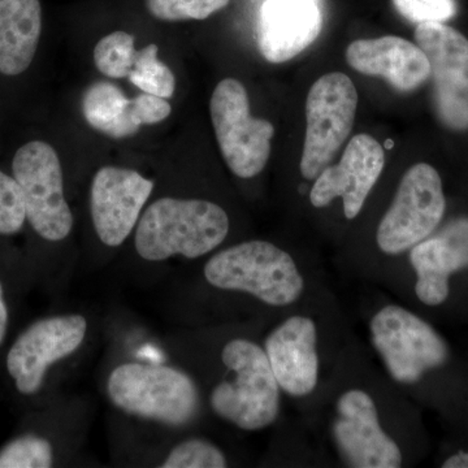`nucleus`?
Returning <instances> with one entry per match:
<instances>
[{
  "label": "nucleus",
  "instance_id": "nucleus-1",
  "mask_svg": "<svg viewBox=\"0 0 468 468\" xmlns=\"http://www.w3.org/2000/svg\"><path fill=\"white\" fill-rule=\"evenodd\" d=\"M328 436L337 457L351 468H399L405 464L399 436L380 396L365 383L345 384L332 399Z\"/></svg>",
  "mask_w": 468,
  "mask_h": 468
},
{
  "label": "nucleus",
  "instance_id": "nucleus-2",
  "mask_svg": "<svg viewBox=\"0 0 468 468\" xmlns=\"http://www.w3.org/2000/svg\"><path fill=\"white\" fill-rule=\"evenodd\" d=\"M205 277L215 288L245 292L277 309L297 306L307 292L306 275L291 252L261 239L218 252L206 263Z\"/></svg>",
  "mask_w": 468,
  "mask_h": 468
},
{
  "label": "nucleus",
  "instance_id": "nucleus-3",
  "mask_svg": "<svg viewBox=\"0 0 468 468\" xmlns=\"http://www.w3.org/2000/svg\"><path fill=\"white\" fill-rule=\"evenodd\" d=\"M228 377L212 389L215 414L242 431L266 430L279 419L282 390L264 347L246 338L228 341L221 351Z\"/></svg>",
  "mask_w": 468,
  "mask_h": 468
},
{
  "label": "nucleus",
  "instance_id": "nucleus-4",
  "mask_svg": "<svg viewBox=\"0 0 468 468\" xmlns=\"http://www.w3.org/2000/svg\"><path fill=\"white\" fill-rule=\"evenodd\" d=\"M229 233V218L205 199L162 198L144 211L135 232L141 258L160 261L183 255L196 260L218 249Z\"/></svg>",
  "mask_w": 468,
  "mask_h": 468
},
{
  "label": "nucleus",
  "instance_id": "nucleus-5",
  "mask_svg": "<svg viewBox=\"0 0 468 468\" xmlns=\"http://www.w3.org/2000/svg\"><path fill=\"white\" fill-rule=\"evenodd\" d=\"M369 343L397 387H414L449 359L448 345L430 323L399 303H385L368 320Z\"/></svg>",
  "mask_w": 468,
  "mask_h": 468
},
{
  "label": "nucleus",
  "instance_id": "nucleus-6",
  "mask_svg": "<svg viewBox=\"0 0 468 468\" xmlns=\"http://www.w3.org/2000/svg\"><path fill=\"white\" fill-rule=\"evenodd\" d=\"M107 392L117 408L169 426H185L198 414L196 383L167 366L124 363L111 372Z\"/></svg>",
  "mask_w": 468,
  "mask_h": 468
},
{
  "label": "nucleus",
  "instance_id": "nucleus-7",
  "mask_svg": "<svg viewBox=\"0 0 468 468\" xmlns=\"http://www.w3.org/2000/svg\"><path fill=\"white\" fill-rule=\"evenodd\" d=\"M446 198L439 172L418 163L403 175L393 202L378 223L375 242L388 258L406 254L435 233L445 215Z\"/></svg>",
  "mask_w": 468,
  "mask_h": 468
},
{
  "label": "nucleus",
  "instance_id": "nucleus-8",
  "mask_svg": "<svg viewBox=\"0 0 468 468\" xmlns=\"http://www.w3.org/2000/svg\"><path fill=\"white\" fill-rule=\"evenodd\" d=\"M212 124L228 167L239 178L261 174L271 155L275 128L267 120L250 115L248 91L241 82H218L209 101Z\"/></svg>",
  "mask_w": 468,
  "mask_h": 468
},
{
  "label": "nucleus",
  "instance_id": "nucleus-9",
  "mask_svg": "<svg viewBox=\"0 0 468 468\" xmlns=\"http://www.w3.org/2000/svg\"><path fill=\"white\" fill-rule=\"evenodd\" d=\"M358 92L350 77L328 73L311 86L306 101V140L301 158L304 180H315L328 167L351 133Z\"/></svg>",
  "mask_w": 468,
  "mask_h": 468
},
{
  "label": "nucleus",
  "instance_id": "nucleus-10",
  "mask_svg": "<svg viewBox=\"0 0 468 468\" xmlns=\"http://www.w3.org/2000/svg\"><path fill=\"white\" fill-rule=\"evenodd\" d=\"M30 226L48 241L67 239L73 217L64 197L63 171L57 151L42 141L24 144L12 163Z\"/></svg>",
  "mask_w": 468,
  "mask_h": 468
},
{
  "label": "nucleus",
  "instance_id": "nucleus-11",
  "mask_svg": "<svg viewBox=\"0 0 468 468\" xmlns=\"http://www.w3.org/2000/svg\"><path fill=\"white\" fill-rule=\"evenodd\" d=\"M415 41L430 61L440 122L452 131H468V39L443 23H428L419 24Z\"/></svg>",
  "mask_w": 468,
  "mask_h": 468
},
{
  "label": "nucleus",
  "instance_id": "nucleus-12",
  "mask_svg": "<svg viewBox=\"0 0 468 468\" xmlns=\"http://www.w3.org/2000/svg\"><path fill=\"white\" fill-rule=\"evenodd\" d=\"M313 314L292 313L277 324L264 350L282 393L309 399L322 384V335Z\"/></svg>",
  "mask_w": 468,
  "mask_h": 468
},
{
  "label": "nucleus",
  "instance_id": "nucleus-13",
  "mask_svg": "<svg viewBox=\"0 0 468 468\" xmlns=\"http://www.w3.org/2000/svg\"><path fill=\"white\" fill-rule=\"evenodd\" d=\"M86 329L88 323L81 315L55 316L29 326L7 356L8 372L18 392H38L48 367L79 349Z\"/></svg>",
  "mask_w": 468,
  "mask_h": 468
},
{
  "label": "nucleus",
  "instance_id": "nucleus-14",
  "mask_svg": "<svg viewBox=\"0 0 468 468\" xmlns=\"http://www.w3.org/2000/svg\"><path fill=\"white\" fill-rule=\"evenodd\" d=\"M385 153L383 146L368 134L351 138L343 158L335 165H328L314 180L310 190L313 207L325 208L335 199H343L347 220H354L367 201L383 174Z\"/></svg>",
  "mask_w": 468,
  "mask_h": 468
},
{
  "label": "nucleus",
  "instance_id": "nucleus-15",
  "mask_svg": "<svg viewBox=\"0 0 468 468\" xmlns=\"http://www.w3.org/2000/svg\"><path fill=\"white\" fill-rule=\"evenodd\" d=\"M153 189V181L132 169L103 167L95 174L90 190L91 218L104 245L116 248L128 239Z\"/></svg>",
  "mask_w": 468,
  "mask_h": 468
},
{
  "label": "nucleus",
  "instance_id": "nucleus-16",
  "mask_svg": "<svg viewBox=\"0 0 468 468\" xmlns=\"http://www.w3.org/2000/svg\"><path fill=\"white\" fill-rule=\"evenodd\" d=\"M408 254L419 302L441 306L451 294L452 276L468 268V218H454Z\"/></svg>",
  "mask_w": 468,
  "mask_h": 468
},
{
  "label": "nucleus",
  "instance_id": "nucleus-17",
  "mask_svg": "<svg viewBox=\"0 0 468 468\" xmlns=\"http://www.w3.org/2000/svg\"><path fill=\"white\" fill-rule=\"evenodd\" d=\"M319 0H266L258 21V46L270 63L291 60L322 32Z\"/></svg>",
  "mask_w": 468,
  "mask_h": 468
},
{
  "label": "nucleus",
  "instance_id": "nucleus-18",
  "mask_svg": "<svg viewBox=\"0 0 468 468\" xmlns=\"http://www.w3.org/2000/svg\"><path fill=\"white\" fill-rule=\"evenodd\" d=\"M346 60L353 69L387 80L397 90H415L431 77L430 61L415 43L385 36L350 43Z\"/></svg>",
  "mask_w": 468,
  "mask_h": 468
},
{
  "label": "nucleus",
  "instance_id": "nucleus-19",
  "mask_svg": "<svg viewBox=\"0 0 468 468\" xmlns=\"http://www.w3.org/2000/svg\"><path fill=\"white\" fill-rule=\"evenodd\" d=\"M42 32L39 0H0V73L18 76L32 64Z\"/></svg>",
  "mask_w": 468,
  "mask_h": 468
},
{
  "label": "nucleus",
  "instance_id": "nucleus-20",
  "mask_svg": "<svg viewBox=\"0 0 468 468\" xmlns=\"http://www.w3.org/2000/svg\"><path fill=\"white\" fill-rule=\"evenodd\" d=\"M81 106L89 125L109 137H131L140 131L132 113V100L111 82L98 81L89 86L82 95Z\"/></svg>",
  "mask_w": 468,
  "mask_h": 468
},
{
  "label": "nucleus",
  "instance_id": "nucleus-21",
  "mask_svg": "<svg viewBox=\"0 0 468 468\" xmlns=\"http://www.w3.org/2000/svg\"><path fill=\"white\" fill-rule=\"evenodd\" d=\"M132 84L147 94L156 97H174L176 80L174 73L158 58V46L149 45L137 51L134 66L129 73Z\"/></svg>",
  "mask_w": 468,
  "mask_h": 468
},
{
  "label": "nucleus",
  "instance_id": "nucleus-22",
  "mask_svg": "<svg viewBox=\"0 0 468 468\" xmlns=\"http://www.w3.org/2000/svg\"><path fill=\"white\" fill-rule=\"evenodd\" d=\"M94 63L104 76L124 79L134 66L137 50L134 37L125 32L111 33L95 46Z\"/></svg>",
  "mask_w": 468,
  "mask_h": 468
},
{
  "label": "nucleus",
  "instance_id": "nucleus-23",
  "mask_svg": "<svg viewBox=\"0 0 468 468\" xmlns=\"http://www.w3.org/2000/svg\"><path fill=\"white\" fill-rule=\"evenodd\" d=\"M52 461L51 443L38 436L20 437L0 452V468H48Z\"/></svg>",
  "mask_w": 468,
  "mask_h": 468
},
{
  "label": "nucleus",
  "instance_id": "nucleus-24",
  "mask_svg": "<svg viewBox=\"0 0 468 468\" xmlns=\"http://www.w3.org/2000/svg\"><path fill=\"white\" fill-rule=\"evenodd\" d=\"M228 466L226 454L207 440L192 439L178 443L169 452L163 468H224Z\"/></svg>",
  "mask_w": 468,
  "mask_h": 468
},
{
  "label": "nucleus",
  "instance_id": "nucleus-25",
  "mask_svg": "<svg viewBox=\"0 0 468 468\" xmlns=\"http://www.w3.org/2000/svg\"><path fill=\"white\" fill-rule=\"evenodd\" d=\"M230 0H146L154 17L163 21L205 20Z\"/></svg>",
  "mask_w": 468,
  "mask_h": 468
},
{
  "label": "nucleus",
  "instance_id": "nucleus-26",
  "mask_svg": "<svg viewBox=\"0 0 468 468\" xmlns=\"http://www.w3.org/2000/svg\"><path fill=\"white\" fill-rule=\"evenodd\" d=\"M26 218V203L17 181L0 171V234L17 233Z\"/></svg>",
  "mask_w": 468,
  "mask_h": 468
},
{
  "label": "nucleus",
  "instance_id": "nucleus-27",
  "mask_svg": "<svg viewBox=\"0 0 468 468\" xmlns=\"http://www.w3.org/2000/svg\"><path fill=\"white\" fill-rule=\"evenodd\" d=\"M394 7L414 24L445 23L457 14L455 0H393Z\"/></svg>",
  "mask_w": 468,
  "mask_h": 468
},
{
  "label": "nucleus",
  "instance_id": "nucleus-28",
  "mask_svg": "<svg viewBox=\"0 0 468 468\" xmlns=\"http://www.w3.org/2000/svg\"><path fill=\"white\" fill-rule=\"evenodd\" d=\"M172 107L165 98L156 97V95L144 94L138 95L132 100V113L135 124L143 126L144 124H156L163 122L171 115Z\"/></svg>",
  "mask_w": 468,
  "mask_h": 468
},
{
  "label": "nucleus",
  "instance_id": "nucleus-29",
  "mask_svg": "<svg viewBox=\"0 0 468 468\" xmlns=\"http://www.w3.org/2000/svg\"><path fill=\"white\" fill-rule=\"evenodd\" d=\"M443 468H468V452H458L442 463Z\"/></svg>",
  "mask_w": 468,
  "mask_h": 468
},
{
  "label": "nucleus",
  "instance_id": "nucleus-30",
  "mask_svg": "<svg viewBox=\"0 0 468 468\" xmlns=\"http://www.w3.org/2000/svg\"><path fill=\"white\" fill-rule=\"evenodd\" d=\"M8 325V311L5 306V300H3L2 286H0V345L5 340V332H7Z\"/></svg>",
  "mask_w": 468,
  "mask_h": 468
},
{
  "label": "nucleus",
  "instance_id": "nucleus-31",
  "mask_svg": "<svg viewBox=\"0 0 468 468\" xmlns=\"http://www.w3.org/2000/svg\"><path fill=\"white\" fill-rule=\"evenodd\" d=\"M393 143L392 141H387V144H385V149H392Z\"/></svg>",
  "mask_w": 468,
  "mask_h": 468
}]
</instances>
